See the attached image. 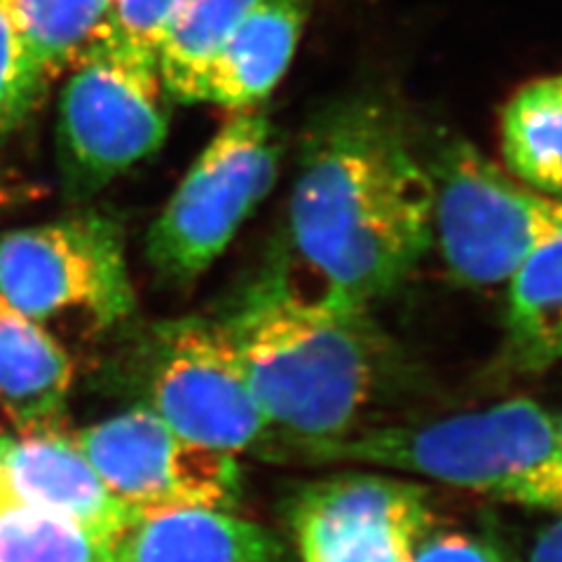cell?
<instances>
[{
	"instance_id": "cell-25",
	"label": "cell",
	"mask_w": 562,
	"mask_h": 562,
	"mask_svg": "<svg viewBox=\"0 0 562 562\" xmlns=\"http://www.w3.org/2000/svg\"><path fill=\"white\" fill-rule=\"evenodd\" d=\"M555 417H558V427H560V434H562V408L555 413Z\"/></svg>"
},
{
	"instance_id": "cell-19",
	"label": "cell",
	"mask_w": 562,
	"mask_h": 562,
	"mask_svg": "<svg viewBox=\"0 0 562 562\" xmlns=\"http://www.w3.org/2000/svg\"><path fill=\"white\" fill-rule=\"evenodd\" d=\"M0 562H113V547L78 522L5 492L0 497Z\"/></svg>"
},
{
	"instance_id": "cell-23",
	"label": "cell",
	"mask_w": 562,
	"mask_h": 562,
	"mask_svg": "<svg viewBox=\"0 0 562 562\" xmlns=\"http://www.w3.org/2000/svg\"><path fill=\"white\" fill-rule=\"evenodd\" d=\"M527 562H562V514L549 516L535 539Z\"/></svg>"
},
{
	"instance_id": "cell-10",
	"label": "cell",
	"mask_w": 562,
	"mask_h": 562,
	"mask_svg": "<svg viewBox=\"0 0 562 562\" xmlns=\"http://www.w3.org/2000/svg\"><path fill=\"white\" fill-rule=\"evenodd\" d=\"M113 495L134 514L181 508L235 512L244 495L239 457L211 450L136 406L74 436Z\"/></svg>"
},
{
	"instance_id": "cell-13",
	"label": "cell",
	"mask_w": 562,
	"mask_h": 562,
	"mask_svg": "<svg viewBox=\"0 0 562 562\" xmlns=\"http://www.w3.org/2000/svg\"><path fill=\"white\" fill-rule=\"evenodd\" d=\"M310 0H258L206 68L200 103L231 113L266 101L295 57Z\"/></svg>"
},
{
	"instance_id": "cell-8",
	"label": "cell",
	"mask_w": 562,
	"mask_h": 562,
	"mask_svg": "<svg viewBox=\"0 0 562 562\" xmlns=\"http://www.w3.org/2000/svg\"><path fill=\"white\" fill-rule=\"evenodd\" d=\"M165 94L155 61L109 43L70 68L57 140L74 195H90L162 148L169 132Z\"/></svg>"
},
{
	"instance_id": "cell-22",
	"label": "cell",
	"mask_w": 562,
	"mask_h": 562,
	"mask_svg": "<svg viewBox=\"0 0 562 562\" xmlns=\"http://www.w3.org/2000/svg\"><path fill=\"white\" fill-rule=\"evenodd\" d=\"M413 562H518L492 537L443 520L419 543Z\"/></svg>"
},
{
	"instance_id": "cell-2",
	"label": "cell",
	"mask_w": 562,
	"mask_h": 562,
	"mask_svg": "<svg viewBox=\"0 0 562 562\" xmlns=\"http://www.w3.org/2000/svg\"><path fill=\"white\" fill-rule=\"evenodd\" d=\"M218 319L277 434L272 462L293 446L371 425L401 373L396 342L373 310L297 279L286 256L251 279Z\"/></svg>"
},
{
	"instance_id": "cell-21",
	"label": "cell",
	"mask_w": 562,
	"mask_h": 562,
	"mask_svg": "<svg viewBox=\"0 0 562 562\" xmlns=\"http://www.w3.org/2000/svg\"><path fill=\"white\" fill-rule=\"evenodd\" d=\"M186 0H113L101 43L157 64L165 29Z\"/></svg>"
},
{
	"instance_id": "cell-20",
	"label": "cell",
	"mask_w": 562,
	"mask_h": 562,
	"mask_svg": "<svg viewBox=\"0 0 562 562\" xmlns=\"http://www.w3.org/2000/svg\"><path fill=\"white\" fill-rule=\"evenodd\" d=\"M47 78L33 59L14 0H0V140L43 97Z\"/></svg>"
},
{
	"instance_id": "cell-15",
	"label": "cell",
	"mask_w": 562,
	"mask_h": 562,
	"mask_svg": "<svg viewBox=\"0 0 562 562\" xmlns=\"http://www.w3.org/2000/svg\"><path fill=\"white\" fill-rule=\"evenodd\" d=\"M562 363V225L508 281L499 366L541 375Z\"/></svg>"
},
{
	"instance_id": "cell-9",
	"label": "cell",
	"mask_w": 562,
	"mask_h": 562,
	"mask_svg": "<svg viewBox=\"0 0 562 562\" xmlns=\"http://www.w3.org/2000/svg\"><path fill=\"white\" fill-rule=\"evenodd\" d=\"M443 520L431 492L386 471H338L284 502L295 562H413Z\"/></svg>"
},
{
	"instance_id": "cell-24",
	"label": "cell",
	"mask_w": 562,
	"mask_h": 562,
	"mask_svg": "<svg viewBox=\"0 0 562 562\" xmlns=\"http://www.w3.org/2000/svg\"><path fill=\"white\" fill-rule=\"evenodd\" d=\"M5 495V476H3V462H0V497Z\"/></svg>"
},
{
	"instance_id": "cell-1",
	"label": "cell",
	"mask_w": 562,
	"mask_h": 562,
	"mask_svg": "<svg viewBox=\"0 0 562 562\" xmlns=\"http://www.w3.org/2000/svg\"><path fill=\"white\" fill-rule=\"evenodd\" d=\"M431 176L401 117L378 99H347L303 138L286 256L316 289L375 310L431 249Z\"/></svg>"
},
{
	"instance_id": "cell-6",
	"label": "cell",
	"mask_w": 562,
	"mask_h": 562,
	"mask_svg": "<svg viewBox=\"0 0 562 562\" xmlns=\"http://www.w3.org/2000/svg\"><path fill=\"white\" fill-rule=\"evenodd\" d=\"M0 295L33 322L105 330L125 322L136 295L122 227L85 211L0 237Z\"/></svg>"
},
{
	"instance_id": "cell-14",
	"label": "cell",
	"mask_w": 562,
	"mask_h": 562,
	"mask_svg": "<svg viewBox=\"0 0 562 562\" xmlns=\"http://www.w3.org/2000/svg\"><path fill=\"white\" fill-rule=\"evenodd\" d=\"M74 366L52 333L0 295V408L20 431L57 429Z\"/></svg>"
},
{
	"instance_id": "cell-3",
	"label": "cell",
	"mask_w": 562,
	"mask_h": 562,
	"mask_svg": "<svg viewBox=\"0 0 562 562\" xmlns=\"http://www.w3.org/2000/svg\"><path fill=\"white\" fill-rule=\"evenodd\" d=\"M281 460L406 473L492 502L562 514V434L532 398L427 422L368 425L289 448Z\"/></svg>"
},
{
	"instance_id": "cell-11",
	"label": "cell",
	"mask_w": 562,
	"mask_h": 562,
	"mask_svg": "<svg viewBox=\"0 0 562 562\" xmlns=\"http://www.w3.org/2000/svg\"><path fill=\"white\" fill-rule=\"evenodd\" d=\"M0 462L10 497L74 520L111 547L138 516L105 487L74 436L59 429L0 438Z\"/></svg>"
},
{
	"instance_id": "cell-17",
	"label": "cell",
	"mask_w": 562,
	"mask_h": 562,
	"mask_svg": "<svg viewBox=\"0 0 562 562\" xmlns=\"http://www.w3.org/2000/svg\"><path fill=\"white\" fill-rule=\"evenodd\" d=\"M258 0H186L165 29L157 74L169 99L200 103L206 68Z\"/></svg>"
},
{
	"instance_id": "cell-16",
	"label": "cell",
	"mask_w": 562,
	"mask_h": 562,
	"mask_svg": "<svg viewBox=\"0 0 562 562\" xmlns=\"http://www.w3.org/2000/svg\"><path fill=\"white\" fill-rule=\"evenodd\" d=\"M504 169L562 202V74L522 85L499 115Z\"/></svg>"
},
{
	"instance_id": "cell-18",
	"label": "cell",
	"mask_w": 562,
	"mask_h": 562,
	"mask_svg": "<svg viewBox=\"0 0 562 562\" xmlns=\"http://www.w3.org/2000/svg\"><path fill=\"white\" fill-rule=\"evenodd\" d=\"M33 59L55 80L101 43L113 0H14Z\"/></svg>"
},
{
	"instance_id": "cell-5",
	"label": "cell",
	"mask_w": 562,
	"mask_h": 562,
	"mask_svg": "<svg viewBox=\"0 0 562 562\" xmlns=\"http://www.w3.org/2000/svg\"><path fill=\"white\" fill-rule=\"evenodd\" d=\"M279 160L281 134L260 105L227 117L150 225L146 258L153 270L188 284L214 266L270 195Z\"/></svg>"
},
{
	"instance_id": "cell-7",
	"label": "cell",
	"mask_w": 562,
	"mask_h": 562,
	"mask_svg": "<svg viewBox=\"0 0 562 562\" xmlns=\"http://www.w3.org/2000/svg\"><path fill=\"white\" fill-rule=\"evenodd\" d=\"M146 408L188 441L272 462L277 434L218 316H181L155 326L146 361Z\"/></svg>"
},
{
	"instance_id": "cell-12",
	"label": "cell",
	"mask_w": 562,
	"mask_h": 562,
	"mask_svg": "<svg viewBox=\"0 0 562 562\" xmlns=\"http://www.w3.org/2000/svg\"><path fill=\"white\" fill-rule=\"evenodd\" d=\"M113 562H295L272 530L235 512L181 508L140 514L113 547Z\"/></svg>"
},
{
	"instance_id": "cell-4",
	"label": "cell",
	"mask_w": 562,
	"mask_h": 562,
	"mask_svg": "<svg viewBox=\"0 0 562 562\" xmlns=\"http://www.w3.org/2000/svg\"><path fill=\"white\" fill-rule=\"evenodd\" d=\"M422 157L434 186V244L457 284H508L562 225V202L527 188L462 136H441Z\"/></svg>"
}]
</instances>
